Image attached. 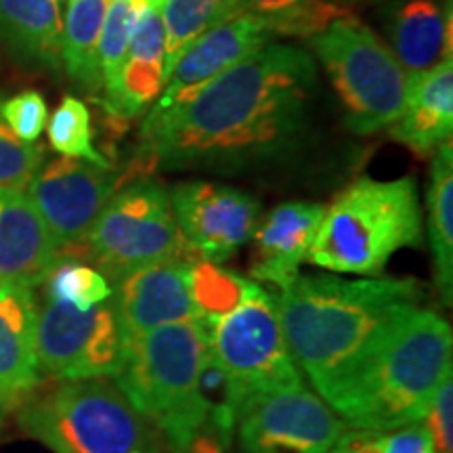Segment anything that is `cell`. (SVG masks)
Instances as JSON below:
<instances>
[{"label": "cell", "mask_w": 453, "mask_h": 453, "mask_svg": "<svg viewBox=\"0 0 453 453\" xmlns=\"http://www.w3.org/2000/svg\"><path fill=\"white\" fill-rule=\"evenodd\" d=\"M315 82L309 50L267 44L185 104L151 110L139 154L150 168H226L275 156L307 128Z\"/></svg>", "instance_id": "obj_1"}, {"label": "cell", "mask_w": 453, "mask_h": 453, "mask_svg": "<svg viewBox=\"0 0 453 453\" xmlns=\"http://www.w3.org/2000/svg\"><path fill=\"white\" fill-rule=\"evenodd\" d=\"M422 300L420 281L298 275L275 298L290 355L326 399L390 321Z\"/></svg>", "instance_id": "obj_2"}, {"label": "cell", "mask_w": 453, "mask_h": 453, "mask_svg": "<svg viewBox=\"0 0 453 453\" xmlns=\"http://www.w3.org/2000/svg\"><path fill=\"white\" fill-rule=\"evenodd\" d=\"M451 326L418 304L378 334L324 401L359 430L387 433L420 424L451 373Z\"/></svg>", "instance_id": "obj_3"}, {"label": "cell", "mask_w": 453, "mask_h": 453, "mask_svg": "<svg viewBox=\"0 0 453 453\" xmlns=\"http://www.w3.org/2000/svg\"><path fill=\"white\" fill-rule=\"evenodd\" d=\"M422 243L416 180L361 177L326 208L307 260L353 275H380L401 248Z\"/></svg>", "instance_id": "obj_4"}, {"label": "cell", "mask_w": 453, "mask_h": 453, "mask_svg": "<svg viewBox=\"0 0 453 453\" xmlns=\"http://www.w3.org/2000/svg\"><path fill=\"white\" fill-rule=\"evenodd\" d=\"M203 353L206 338L194 319L166 324L127 344L124 364L113 378L173 453H189L206 426L197 395Z\"/></svg>", "instance_id": "obj_5"}, {"label": "cell", "mask_w": 453, "mask_h": 453, "mask_svg": "<svg viewBox=\"0 0 453 453\" xmlns=\"http://www.w3.org/2000/svg\"><path fill=\"white\" fill-rule=\"evenodd\" d=\"M24 433L55 453H162L160 433L110 378L59 382L17 413Z\"/></svg>", "instance_id": "obj_6"}, {"label": "cell", "mask_w": 453, "mask_h": 453, "mask_svg": "<svg viewBox=\"0 0 453 453\" xmlns=\"http://www.w3.org/2000/svg\"><path fill=\"white\" fill-rule=\"evenodd\" d=\"M311 47L330 73L357 134L388 128L401 116L410 76L372 27L355 15L344 17L311 38Z\"/></svg>", "instance_id": "obj_7"}, {"label": "cell", "mask_w": 453, "mask_h": 453, "mask_svg": "<svg viewBox=\"0 0 453 453\" xmlns=\"http://www.w3.org/2000/svg\"><path fill=\"white\" fill-rule=\"evenodd\" d=\"M82 257L97 265L111 286L147 265L196 260L180 237L168 191L150 177L134 179L111 196L90 226Z\"/></svg>", "instance_id": "obj_8"}, {"label": "cell", "mask_w": 453, "mask_h": 453, "mask_svg": "<svg viewBox=\"0 0 453 453\" xmlns=\"http://www.w3.org/2000/svg\"><path fill=\"white\" fill-rule=\"evenodd\" d=\"M206 344L235 382L243 405L254 396L303 387L283 338L275 296L260 283H250L243 303L219 321Z\"/></svg>", "instance_id": "obj_9"}, {"label": "cell", "mask_w": 453, "mask_h": 453, "mask_svg": "<svg viewBox=\"0 0 453 453\" xmlns=\"http://www.w3.org/2000/svg\"><path fill=\"white\" fill-rule=\"evenodd\" d=\"M36 355L41 373L53 380L116 378L124 340L113 300L82 311L42 298L36 309Z\"/></svg>", "instance_id": "obj_10"}, {"label": "cell", "mask_w": 453, "mask_h": 453, "mask_svg": "<svg viewBox=\"0 0 453 453\" xmlns=\"http://www.w3.org/2000/svg\"><path fill=\"white\" fill-rule=\"evenodd\" d=\"M120 187L113 166L61 156L38 168L27 185V200L41 214L59 257H82L90 226Z\"/></svg>", "instance_id": "obj_11"}, {"label": "cell", "mask_w": 453, "mask_h": 453, "mask_svg": "<svg viewBox=\"0 0 453 453\" xmlns=\"http://www.w3.org/2000/svg\"><path fill=\"white\" fill-rule=\"evenodd\" d=\"M237 424L246 453H327L349 428L304 387L254 396Z\"/></svg>", "instance_id": "obj_12"}, {"label": "cell", "mask_w": 453, "mask_h": 453, "mask_svg": "<svg viewBox=\"0 0 453 453\" xmlns=\"http://www.w3.org/2000/svg\"><path fill=\"white\" fill-rule=\"evenodd\" d=\"M174 220L194 258L223 263L252 240L260 220L257 197L235 187L191 180L168 194Z\"/></svg>", "instance_id": "obj_13"}, {"label": "cell", "mask_w": 453, "mask_h": 453, "mask_svg": "<svg viewBox=\"0 0 453 453\" xmlns=\"http://www.w3.org/2000/svg\"><path fill=\"white\" fill-rule=\"evenodd\" d=\"M191 260L173 258L130 271L113 283V309L124 349L147 332L194 319L187 269Z\"/></svg>", "instance_id": "obj_14"}, {"label": "cell", "mask_w": 453, "mask_h": 453, "mask_svg": "<svg viewBox=\"0 0 453 453\" xmlns=\"http://www.w3.org/2000/svg\"><path fill=\"white\" fill-rule=\"evenodd\" d=\"M273 36L252 17L237 13L225 24L206 32L180 55L170 73L166 90L154 110L164 111L185 104L197 90L212 82L220 73L240 64L242 59L267 47Z\"/></svg>", "instance_id": "obj_15"}, {"label": "cell", "mask_w": 453, "mask_h": 453, "mask_svg": "<svg viewBox=\"0 0 453 453\" xmlns=\"http://www.w3.org/2000/svg\"><path fill=\"white\" fill-rule=\"evenodd\" d=\"M324 212V203L313 202H288L273 208L252 235L254 280L280 290L290 286L309 257Z\"/></svg>", "instance_id": "obj_16"}, {"label": "cell", "mask_w": 453, "mask_h": 453, "mask_svg": "<svg viewBox=\"0 0 453 453\" xmlns=\"http://www.w3.org/2000/svg\"><path fill=\"white\" fill-rule=\"evenodd\" d=\"M59 260L41 214L24 191L0 189V286H42Z\"/></svg>", "instance_id": "obj_17"}, {"label": "cell", "mask_w": 453, "mask_h": 453, "mask_svg": "<svg viewBox=\"0 0 453 453\" xmlns=\"http://www.w3.org/2000/svg\"><path fill=\"white\" fill-rule=\"evenodd\" d=\"M34 290L0 286V407L21 405L41 387Z\"/></svg>", "instance_id": "obj_18"}, {"label": "cell", "mask_w": 453, "mask_h": 453, "mask_svg": "<svg viewBox=\"0 0 453 453\" xmlns=\"http://www.w3.org/2000/svg\"><path fill=\"white\" fill-rule=\"evenodd\" d=\"M164 55L166 34L160 4L150 3L130 41L116 84L105 93V107L110 116L128 120L154 104L164 88Z\"/></svg>", "instance_id": "obj_19"}, {"label": "cell", "mask_w": 453, "mask_h": 453, "mask_svg": "<svg viewBox=\"0 0 453 453\" xmlns=\"http://www.w3.org/2000/svg\"><path fill=\"white\" fill-rule=\"evenodd\" d=\"M390 137L416 156L433 157L453 130V61L445 59L430 72L410 78L403 111L388 127Z\"/></svg>", "instance_id": "obj_20"}, {"label": "cell", "mask_w": 453, "mask_h": 453, "mask_svg": "<svg viewBox=\"0 0 453 453\" xmlns=\"http://www.w3.org/2000/svg\"><path fill=\"white\" fill-rule=\"evenodd\" d=\"M451 0H396L387 32L407 76H420L451 59Z\"/></svg>", "instance_id": "obj_21"}, {"label": "cell", "mask_w": 453, "mask_h": 453, "mask_svg": "<svg viewBox=\"0 0 453 453\" xmlns=\"http://www.w3.org/2000/svg\"><path fill=\"white\" fill-rule=\"evenodd\" d=\"M64 17L55 0H0V41L24 67H61Z\"/></svg>", "instance_id": "obj_22"}, {"label": "cell", "mask_w": 453, "mask_h": 453, "mask_svg": "<svg viewBox=\"0 0 453 453\" xmlns=\"http://www.w3.org/2000/svg\"><path fill=\"white\" fill-rule=\"evenodd\" d=\"M110 0H70L61 34V65L87 93L104 88L99 70V42Z\"/></svg>", "instance_id": "obj_23"}, {"label": "cell", "mask_w": 453, "mask_h": 453, "mask_svg": "<svg viewBox=\"0 0 453 453\" xmlns=\"http://www.w3.org/2000/svg\"><path fill=\"white\" fill-rule=\"evenodd\" d=\"M428 237L434 258V277L445 303L453 292V150L447 141L433 160L428 189Z\"/></svg>", "instance_id": "obj_24"}, {"label": "cell", "mask_w": 453, "mask_h": 453, "mask_svg": "<svg viewBox=\"0 0 453 453\" xmlns=\"http://www.w3.org/2000/svg\"><path fill=\"white\" fill-rule=\"evenodd\" d=\"M240 13L257 19L271 36L313 38L355 11L330 0H237Z\"/></svg>", "instance_id": "obj_25"}, {"label": "cell", "mask_w": 453, "mask_h": 453, "mask_svg": "<svg viewBox=\"0 0 453 453\" xmlns=\"http://www.w3.org/2000/svg\"><path fill=\"white\" fill-rule=\"evenodd\" d=\"M250 283L211 260H191L187 269V288H189L194 321L200 326L203 338L208 340L219 321L240 307Z\"/></svg>", "instance_id": "obj_26"}, {"label": "cell", "mask_w": 453, "mask_h": 453, "mask_svg": "<svg viewBox=\"0 0 453 453\" xmlns=\"http://www.w3.org/2000/svg\"><path fill=\"white\" fill-rule=\"evenodd\" d=\"M160 4L164 34H166L164 84L168 82L180 55L197 38L240 13L237 0H162Z\"/></svg>", "instance_id": "obj_27"}, {"label": "cell", "mask_w": 453, "mask_h": 453, "mask_svg": "<svg viewBox=\"0 0 453 453\" xmlns=\"http://www.w3.org/2000/svg\"><path fill=\"white\" fill-rule=\"evenodd\" d=\"M42 286L44 298L82 311L113 296V288L105 275L76 257H59Z\"/></svg>", "instance_id": "obj_28"}, {"label": "cell", "mask_w": 453, "mask_h": 453, "mask_svg": "<svg viewBox=\"0 0 453 453\" xmlns=\"http://www.w3.org/2000/svg\"><path fill=\"white\" fill-rule=\"evenodd\" d=\"M197 395L206 413L203 428H211L220 437L231 441L243 401L229 373L208 350V344L200 365V376H197Z\"/></svg>", "instance_id": "obj_29"}, {"label": "cell", "mask_w": 453, "mask_h": 453, "mask_svg": "<svg viewBox=\"0 0 453 453\" xmlns=\"http://www.w3.org/2000/svg\"><path fill=\"white\" fill-rule=\"evenodd\" d=\"M47 134L50 147L59 151L61 156L111 168L110 160L93 143L90 111L81 99L70 97V95L64 97L53 116H50Z\"/></svg>", "instance_id": "obj_30"}, {"label": "cell", "mask_w": 453, "mask_h": 453, "mask_svg": "<svg viewBox=\"0 0 453 453\" xmlns=\"http://www.w3.org/2000/svg\"><path fill=\"white\" fill-rule=\"evenodd\" d=\"M147 4V0H111L105 11L99 42V70L105 93L116 84L118 72Z\"/></svg>", "instance_id": "obj_31"}, {"label": "cell", "mask_w": 453, "mask_h": 453, "mask_svg": "<svg viewBox=\"0 0 453 453\" xmlns=\"http://www.w3.org/2000/svg\"><path fill=\"white\" fill-rule=\"evenodd\" d=\"M42 160V147L21 141L0 118V189H27Z\"/></svg>", "instance_id": "obj_32"}, {"label": "cell", "mask_w": 453, "mask_h": 453, "mask_svg": "<svg viewBox=\"0 0 453 453\" xmlns=\"http://www.w3.org/2000/svg\"><path fill=\"white\" fill-rule=\"evenodd\" d=\"M0 118L26 143H34L47 127V101L38 90H24L0 104Z\"/></svg>", "instance_id": "obj_33"}, {"label": "cell", "mask_w": 453, "mask_h": 453, "mask_svg": "<svg viewBox=\"0 0 453 453\" xmlns=\"http://www.w3.org/2000/svg\"><path fill=\"white\" fill-rule=\"evenodd\" d=\"M426 428L433 434L434 447L437 453H451L453 449V382L451 373L439 384L437 393H434L433 401H430L428 413H426Z\"/></svg>", "instance_id": "obj_34"}, {"label": "cell", "mask_w": 453, "mask_h": 453, "mask_svg": "<svg viewBox=\"0 0 453 453\" xmlns=\"http://www.w3.org/2000/svg\"><path fill=\"white\" fill-rule=\"evenodd\" d=\"M384 453H437L433 434L424 424H410L395 433L382 434Z\"/></svg>", "instance_id": "obj_35"}, {"label": "cell", "mask_w": 453, "mask_h": 453, "mask_svg": "<svg viewBox=\"0 0 453 453\" xmlns=\"http://www.w3.org/2000/svg\"><path fill=\"white\" fill-rule=\"evenodd\" d=\"M330 3L340 4V7H347L350 11H355V7H365V4L382 3V0H330Z\"/></svg>", "instance_id": "obj_36"}, {"label": "cell", "mask_w": 453, "mask_h": 453, "mask_svg": "<svg viewBox=\"0 0 453 453\" xmlns=\"http://www.w3.org/2000/svg\"><path fill=\"white\" fill-rule=\"evenodd\" d=\"M147 3H157V4H160V3H162V0H147Z\"/></svg>", "instance_id": "obj_37"}, {"label": "cell", "mask_w": 453, "mask_h": 453, "mask_svg": "<svg viewBox=\"0 0 453 453\" xmlns=\"http://www.w3.org/2000/svg\"><path fill=\"white\" fill-rule=\"evenodd\" d=\"M0 424H3V411H0Z\"/></svg>", "instance_id": "obj_38"}, {"label": "cell", "mask_w": 453, "mask_h": 453, "mask_svg": "<svg viewBox=\"0 0 453 453\" xmlns=\"http://www.w3.org/2000/svg\"><path fill=\"white\" fill-rule=\"evenodd\" d=\"M55 3H65V0H55Z\"/></svg>", "instance_id": "obj_39"}]
</instances>
